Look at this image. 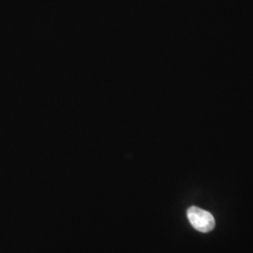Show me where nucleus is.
Here are the masks:
<instances>
[{
  "mask_svg": "<svg viewBox=\"0 0 253 253\" xmlns=\"http://www.w3.org/2000/svg\"><path fill=\"white\" fill-rule=\"evenodd\" d=\"M187 215L190 224L199 232L208 233L215 227V219L212 214L202 208L196 207L190 208Z\"/></svg>",
  "mask_w": 253,
  "mask_h": 253,
  "instance_id": "obj_1",
  "label": "nucleus"
}]
</instances>
